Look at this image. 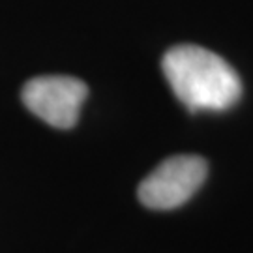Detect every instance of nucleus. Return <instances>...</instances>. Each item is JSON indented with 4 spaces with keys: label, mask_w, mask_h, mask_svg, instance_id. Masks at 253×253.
Here are the masks:
<instances>
[{
    "label": "nucleus",
    "mask_w": 253,
    "mask_h": 253,
    "mask_svg": "<svg viewBox=\"0 0 253 253\" xmlns=\"http://www.w3.org/2000/svg\"><path fill=\"white\" fill-rule=\"evenodd\" d=\"M162 68L174 96L193 113L227 111L242 96V81L233 66L205 47H172Z\"/></svg>",
    "instance_id": "1"
},
{
    "label": "nucleus",
    "mask_w": 253,
    "mask_h": 253,
    "mask_svg": "<svg viewBox=\"0 0 253 253\" xmlns=\"http://www.w3.org/2000/svg\"><path fill=\"white\" fill-rule=\"evenodd\" d=\"M208 163L201 156H171L139 184V201L152 210H171L184 205L203 186Z\"/></svg>",
    "instance_id": "2"
},
{
    "label": "nucleus",
    "mask_w": 253,
    "mask_h": 253,
    "mask_svg": "<svg viewBox=\"0 0 253 253\" xmlns=\"http://www.w3.org/2000/svg\"><path fill=\"white\" fill-rule=\"evenodd\" d=\"M88 88L81 79L68 75H43L25 83L21 98L30 113L49 126L68 129L79 120Z\"/></svg>",
    "instance_id": "3"
}]
</instances>
